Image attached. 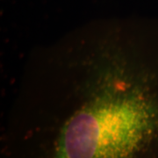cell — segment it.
<instances>
[{"mask_svg":"<svg viewBox=\"0 0 158 158\" xmlns=\"http://www.w3.org/2000/svg\"><path fill=\"white\" fill-rule=\"evenodd\" d=\"M6 136L36 157H158L157 23L94 19L38 49Z\"/></svg>","mask_w":158,"mask_h":158,"instance_id":"obj_1","label":"cell"}]
</instances>
